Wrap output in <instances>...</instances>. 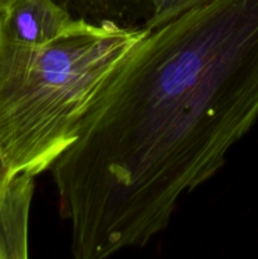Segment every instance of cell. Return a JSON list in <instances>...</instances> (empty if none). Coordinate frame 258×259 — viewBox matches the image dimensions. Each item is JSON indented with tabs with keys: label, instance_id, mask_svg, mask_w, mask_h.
<instances>
[{
	"label": "cell",
	"instance_id": "obj_8",
	"mask_svg": "<svg viewBox=\"0 0 258 259\" xmlns=\"http://www.w3.org/2000/svg\"><path fill=\"white\" fill-rule=\"evenodd\" d=\"M13 3V0H0V13L5 12L8 8L10 7V4Z\"/></svg>",
	"mask_w": 258,
	"mask_h": 259
},
{
	"label": "cell",
	"instance_id": "obj_2",
	"mask_svg": "<svg viewBox=\"0 0 258 259\" xmlns=\"http://www.w3.org/2000/svg\"><path fill=\"white\" fill-rule=\"evenodd\" d=\"M151 30L76 19L50 43L0 34V152L9 176L51 169L73 143L98 89Z\"/></svg>",
	"mask_w": 258,
	"mask_h": 259
},
{
	"label": "cell",
	"instance_id": "obj_4",
	"mask_svg": "<svg viewBox=\"0 0 258 259\" xmlns=\"http://www.w3.org/2000/svg\"><path fill=\"white\" fill-rule=\"evenodd\" d=\"M34 177L18 174L0 187V259L28 258V224Z\"/></svg>",
	"mask_w": 258,
	"mask_h": 259
},
{
	"label": "cell",
	"instance_id": "obj_7",
	"mask_svg": "<svg viewBox=\"0 0 258 259\" xmlns=\"http://www.w3.org/2000/svg\"><path fill=\"white\" fill-rule=\"evenodd\" d=\"M9 179V171H8V167L7 164H5L4 158H3L2 152H0V187H2Z\"/></svg>",
	"mask_w": 258,
	"mask_h": 259
},
{
	"label": "cell",
	"instance_id": "obj_6",
	"mask_svg": "<svg viewBox=\"0 0 258 259\" xmlns=\"http://www.w3.org/2000/svg\"><path fill=\"white\" fill-rule=\"evenodd\" d=\"M210 2L212 0H149L152 10L144 27L154 30Z\"/></svg>",
	"mask_w": 258,
	"mask_h": 259
},
{
	"label": "cell",
	"instance_id": "obj_5",
	"mask_svg": "<svg viewBox=\"0 0 258 259\" xmlns=\"http://www.w3.org/2000/svg\"><path fill=\"white\" fill-rule=\"evenodd\" d=\"M73 18L91 23L115 22L132 27L133 18L144 10L151 9L149 0H55ZM152 10V9H151Z\"/></svg>",
	"mask_w": 258,
	"mask_h": 259
},
{
	"label": "cell",
	"instance_id": "obj_1",
	"mask_svg": "<svg viewBox=\"0 0 258 259\" xmlns=\"http://www.w3.org/2000/svg\"><path fill=\"white\" fill-rule=\"evenodd\" d=\"M257 120L258 0H212L151 30L51 167L73 257L148 244Z\"/></svg>",
	"mask_w": 258,
	"mask_h": 259
},
{
	"label": "cell",
	"instance_id": "obj_3",
	"mask_svg": "<svg viewBox=\"0 0 258 259\" xmlns=\"http://www.w3.org/2000/svg\"><path fill=\"white\" fill-rule=\"evenodd\" d=\"M76 19L55 0H13L0 13V34L19 45H45L68 32Z\"/></svg>",
	"mask_w": 258,
	"mask_h": 259
}]
</instances>
